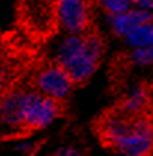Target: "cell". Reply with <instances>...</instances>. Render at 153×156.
Listing matches in <instances>:
<instances>
[{"instance_id":"cell-1","label":"cell","mask_w":153,"mask_h":156,"mask_svg":"<svg viewBox=\"0 0 153 156\" xmlns=\"http://www.w3.org/2000/svg\"><path fill=\"white\" fill-rule=\"evenodd\" d=\"M94 131L101 144L125 156L153 153V112L131 113L113 107L94 120Z\"/></svg>"},{"instance_id":"cell-2","label":"cell","mask_w":153,"mask_h":156,"mask_svg":"<svg viewBox=\"0 0 153 156\" xmlns=\"http://www.w3.org/2000/svg\"><path fill=\"white\" fill-rule=\"evenodd\" d=\"M106 42L94 25L69 36L58 48L55 61L69 73L74 86L85 85L100 67Z\"/></svg>"},{"instance_id":"cell-3","label":"cell","mask_w":153,"mask_h":156,"mask_svg":"<svg viewBox=\"0 0 153 156\" xmlns=\"http://www.w3.org/2000/svg\"><path fill=\"white\" fill-rule=\"evenodd\" d=\"M16 24L33 42H46L59 30L58 0H18Z\"/></svg>"},{"instance_id":"cell-4","label":"cell","mask_w":153,"mask_h":156,"mask_svg":"<svg viewBox=\"0 0 153 156\" xmlns=\"http://www.w3.org/2000/svg\"><path fill=\"white\" fill-rule=\"evenodd\" d=\"M64 113V100L46 97L36 89H25L21 103V132L28 135L30 132L42 129Z\"/></svg>"},{"instance_id":"cell-5","label":"cell","mask_w":153,"mask_h":156,"mask_svg":"<svg viewBox=\"0 0 153 156\" xmlns=\"http://www.w3.org/2000/svg\"><path fill=\"white\" fill-rule=\"evenodd\" d=\"M33 86L40 94L52 98L64 100L74 88V83L57 61L45 62L33 76Z\"/></svg>"},{"instance_id":"cell-6","label":"cell","mask_w":153,"mask_h":156,"mask_svg":"<svg viewBox=\"0 0 153 156\" xmlns=\"http://www.w3.org/2000/svg\"><path fill=\"white\" fill-rule=\"evenodd\" d=\"M92 0H58L59 28L79 34L92 27Z\"/></svg>"},{"instance_id":"cell-7","label":"cell","mask_w":153,"mask_h":156,"mask_svg":"<svg viewBox=\"0 0 153 156\" xmlns=\"http://www.w3.org/2000/svg\"><path fill=\"white\" fill-rule=\"evenodd\" d=\"M24 91L25 89L20 86H9L0 97V122L16 131H21V103Z\"/></svg>"},{"instance_id":"cell-8","label":"cell","mask_w":153,"mask_h":156,"mask_svg":"<svg viewBox=\"0 0 153 156\" xmlns=\"http://www.w3.org/2000/svg\"><path fill=\"white\" fill-rule=\"evenodd\" d=\"M152 21L153 16L150 12H147L144 9H135V11L116 15L113 18V30L119 36H128L135 28L147 24V23H152Z\"/></svg>"},{"instance_id":"cell-9","label":"cell","mask_w":153,"mask_h":156,"mask_svg":"<svg viewBox=\"0 0 153 156\" xmlns=\"http://www.w3.org/2000/svg\"><path fill=\"white\" fill-rule=\"evenodd\" d=\"M100 8H103L109 15H120V13L126 12L130 8V0H97Z\"/></svg>"},{"instance_id":"cell-10","label":"cell","mask_w":153,"mask_h":156,"mask_svg":"<svg viewBox=\"0 0 153 156\" xmlns=\"http://www.w3.org/2000/svg\"><path fill=\"white\" fill-rule=\"evenodd\" d=\"M59 156H83V155L79 150H76V149H73V147H69V149H64Z\"/></svg>"},{"instance_id":"cell-11","label":"cell","mask_w":153,"mask_h":156,"mask_svg":"<svg viewBox=\"0 0 153 156\" xmlns=\"http://www.w3.org/2000/svg\"><path fill=\"white\" fill-rule=\"evenodd\" d=\"M130 2L140 3V5H143V6H152V3H150V2H147V0H130Z\"/></svg>"},{"instance_id":"cell-12","label":"cell","mask_w":153,"mask_h":156,"mask_svg":"<svg viewBox=\"0 0 153 156\" xmlns=\"http://www.w3.org/2000/svg\"><path fill=\"white\" fill-rule=\"evenodd\" d=\"M152 8H153V3H152Z\"/></svg>"}]
</instances>
